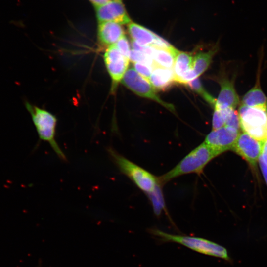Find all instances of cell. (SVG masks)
I'll use <instances>...</instances> for the list:
<instances>
[{
	"instance_id": "obj_1",
	"label": "cell",
	"mask_w": 267,
	"mask_h": 267,
	"mask_svg": "<svg viewBox=\"0 0 267 267\" xmlns=\"http://www.w3.org/2000/svg\"><path fill=\"white\" fill-rule=\"evenodd\" d=\"M222 153L204 141L186 155L175 167L158 177L163 185L170 180L183 175L200 174L205 166Z\"/></svg>"
},
{
	"instance_id": "obj_2",
	"label": "cell",
	"mask_w": 267,
	"mask_h": 267,
	"mask_svg": "<svg viewBox=\"0 0 267 267\" xmlns=\"http://www.w3.org/2000/svg\"><path fill=\"white\" fill-rule=\"evenodd\" d=\"M148 232L159 243L175 242L205 255L228 261L231 260L225 248L209 240L200 237L171 234L156 228L149 229Z\"/></svg>"
},
{
	"instance_id": "obj_3",
	"label": "cell",
	"mask_w": 267,
	"mask_h": 267,
	"mask_svg": "<svg viewBox=\"0 0 267 267\" xmlns=\"http://www.w3.org/2000/svg\"><path fill=\"white\" fill-rule=\"evenodd\" d=\"M25 106L31 115L39 139L49 143L58 157L66 161V156L56 140V117L49 111L28 102H26Z\"/></svg>"
},
{
	"instance_id": "obj_4",
	"label": "cell",
	"mask_w": 267,
	"mask_h": 267,
	"mask_svg": "<svg viewBox=\"0 0 267 267\" xmlns=\"http://www.w3.org/2000/svg\"><path fill=\"white\" fill-rule=\"evenodd\" d=\"M107 152L120 172L145 193L152 191L159 183L158 177L128 159L113 148H108Z\"/></svg>"
},
{
	"instance_id": "obj_5",
	"label": "cell",
	"mask_w": 267,
	"mask_h": 267,
	"mask_svg": "<svg viewBox=\"0 0 267 267\" xmlns=\"http://www.w3.org/2000/svg\"><path fill=\"white\" fill-rule=\"evenodd\" d=\"M238 113L243 132L261 142L267 138V108L241 105Z\"/></svg>"
},
{
	"instance_id": "obj_6",
	"label": "cell",
	"mask_w": 267,
	"mask_h": 267,
	"mask_svg": "<svg viewBox=\"0 0 267 267\" xmlns=\"http://www.w3.org/2000/svg\"><path fill=\"white\" fill-rule=\"evenodd\" d=\"M122 83L137 95L153 100L173 113H175L173 105L162 100L150 82L139 74L134 68L128 69L122 80Z\"/></svg>"
},
{
	"instance_id": "obj_7",
	"label": "cell",
	"mask_w": 267,
	"mask_h": 267,
	"mask_svg": "<svg viewBox=\"0 0 267 267\" xmlns=\"http://www.w3.org/2000/svg\"><path fill=\"white\" fill-rule=\"evenodd\" d=\"M104 59L112 80L111 90L114 92L128 69L129 59L119 51L115 44L107 48L104 54Z\"/></svg>"
},
{
	"instance_id": "obj_8",
	"label": "cell",
	"mask_w": 267,
	"mask_h": 267,
	"mask_svg": "<svg viewBox=\"0 0 267 267\" xmlns=\"http://www.w3.org/2000/svg\"><path fill=\"white\" fill-rule=\"evenodd\" d=\"M262 142L247 134L239 133L231 150L245 160L252 167H255L261 154Z\"/></svg>"
},
{
	"instance_id": "obj_9",
	"label": "cell",
	"mask_w": 267,
	"mask_h": 267,
	"mask_svg": "<svg viewBox=\"0 0 267 267\" xmlns=\"http://www.w3.org/2000/svg\"><path fill=\"white\" fill-rule=\"evenodd\" d=\"M239 132L233 128L224 126L212 130L206 136L204 142L222 153L232 149Z\"/></svg>"
},
{
	"instance_id": "obj_10",
	"label": "cell",
	"mask_w": 267,
	"mask_h": 267,
	"mask_svg": "<svg viewBox=\"0 0 267 267\" xmlns=\"http://www.w3.org/2000/svg\"><path fill=\"white\" fill-rule=\"evenodd\" d=\"M96 10L99 22L113 21L125 24L131 22L121 0H111L105 4L96 6Z\"/></svg>"
},
{
	"instance_id": "obj_11",
	"label": "cell",
	"mask_w": 267,
	"mask_h": 267,
	"mask_svg": "<svg viewBox=\"0 0 267 267\" xmlns=\"http://www.w3.org/2000/svg\"><path fill=\"white\" fill-rule=\"evenodd\" d=\"M217 82L220 85L221 90L214 109H235L239 103V99L234 87V80L222 76L218 78Z\"/></svg>"
},
{
	"instance_id": "obj_12",
	"label": "cell",
	"mask_w": 267,
	"mask_h": 267,
	"mask_svg": "<svg viewBox=\"0 0 267 267\" xmlns=\"http://www.w3.org/2000/svg\"><path fill=\"white\" fill-rule=\"evenodd\" d=\"M99 23L98 39L102 46L108 47L124 36V30L121 24L113 21Z\"/></svg>"
},
{
	"instance_id": "obj_13",
	"label": "cell",
	"mask_w": 267,
	"mask_h": 267,
	"mask_svg": "<svg viewBox=\"0 0 267 267\" xmlns=\"http://www.w3.org/2000/svg\"><path fill=\"white\" fill-rule=\"evenodd\" d=\"M149 82L156 90L168 89L176 83L173 69L155 66L153 68Z\"/></svg>"
},
{
	"instance_id": "obj_14",
	"label": "cell",
	"mask_w": 267,
	"mask_h": 267,
	"mask_svg": "<svg viewBox=\"0 0 267 267\" xmlns=\"http://www.w3.org/2000/svg\"><path fill=\"white\" fill-rule=\"evenodd\" d=\"M193 61L191 53L178 51L173 68L176 83L182 84L184 78L193 70Z\"/></svg>"
},
{
	"instance_id": "obj_15",
	"label": "cell",
	"mask_w": 267,
	"mask_h": 267,
	"mask_svg": "<svg viewBox=\"0 0 267 267\" xmlns=\"http://www.w3.org/2000/svg\"><path fill=\"white\" fill-rule=\"evenodd\" d=\"M129 34L132 41L141 46H151L158 35L150 30L135 23H130Z\"/></svg>"
},
{
	"instance_id": "obj_16",
	"label": "cell",
	"mask_w": 267,
	"mask_h": 267,
	"mask_svg": "<svg viewBox=\"0 0 267 267\" xmlns=\"http://www.w3.org/2000/svg\"><path fill=\"white\" fill-rule=\"evenodd\" d=\"M260 73H258L255 86L243 96L241 105L249 107H263L267 108V98L262 91L260 82Z\"/></svg>"
},
{
	"instance_id": "obj_17",
	"label": "cell",
	"mask_w": 267,
	"mask_h": 267,
	"mask_svg": "<svg viewBox=\"0 0 267 267\" xmlns=\"http://www.w3.org/2000/svg\"><path fill=\"white\" fill-rule=\"evenodd\" d=\"M178 51L173 46L169 48L154 47L152 58L155 66L173 69Z\"/></svg>"
},
{
	"instance_id": "obj_18",
	"label": "cell",
	"mask_w": 267,
	"mask_h": 267,
	"mask_svg": "<svg viewBox=\"0 0 267 267\" xmlns=\"http://www.w3.org/2000/svg\"><path fill=\"white\" fill-rule=\"evenodd\" d=\"M218 50V47L215 46L207 51L200 52L193 56V70L197 77L208 69Z\"/></svg>"
},
{
	"instance_id": "obj_19",
	"label": "cell",
	"mask_w": 267,
	"mask_h": 267,
	"mask_svg": "<svg viewBox=\"0 0 267 267\" xmlns=\"http://www.w3.org/2000/svg\"><path fill=\"white\" fill-rule=\"evenodd\" d=\"M162 185L159 183L151 192L147 194L152 205L154 213L159 216L165 210V204L162 191Z\"/></svg>"
},
{
	"instance_id": "obj_20",
	"label": "cell",
	"mask_w": 267,
	"mask_h": 267,
	"mask_svg": "<svg viewBox=\"0 0 267 267\" xmlns=\"http://www.w3.org/2000/svg\"><path fill=\"white\" fill-rule=\"evenodd\" d=\"M188 87L192 90L198 93L211 106L214 108L216 104V99L214 98L204 89L198 78H196L187 84Z\"/></svg>"
},
{
	"instance_id": "obj_21",
	"label": "cell",
	"mask_w": 267,
	"mask_h": 267,
	"mask_svg": "<svg viewBox=\"0 0 267 267\" xmlns=\"http://www.w3.org/2000/svg\"><path fill=\"white\" fill-rule=\"evenodd\" d=\"M214 108L212 118V129L217 130L225 126L226 118L230 109Z\"/></svg>"
},
{
	"instance_id": "obj_22",
	"label": "cell",
	"mask_w": 267,
	"mask_h": 267,
	"mask_svg": "<svg viewBox=\"0 0 267 267\" xmlns=\"http://www.w3.org/2000/svg\"><path fill=\"white\" fill-rule=\"evenodd\" d=\"M225 126L233 128L239 131L240 120L238 112L235 109H230L226 118Z\"/></svg>"
},
{
	"instance_id": "obj_23",
	"label": "cell",
	"mask_w": 267,
	"mask_h": 267,
	"mask_svg": "<svg viewBox=\"0 0 267 267\" xmlns=\"http://www.w3.org/2000/svg\"><path fill=\"white\" fill-rule=\"evenodd\" d=\"M115 45L119 51L125 57L129 59L131 50L127 38L124 35L115 44Z\"/></svg>"
},
{
	"instance_id": "obj_24",
	"label": "cell",
	"mask_w": 267,
	"mask_h": 267,
	"mask_svg": "<svg viewBox=\"0 0 267 267\" xmlns=\"http://www.w3.org/2000/svg\"><path fill=\"white\" fill-rule=\"evenodd\" d=\"M134 67L135 70L143 77L149 81V79L151 75L153 68L143 63H134Z\"/></svg>"
},
{
	"instance_id": "obj_25",
	"label": "cell",
	"mask_w": 267,
	"mask_h": 267,
	"mask_svg": "<svg viewBox=\"0 0 267 267\" xmlns=\"http://www.w3.org/2000/svg\"><path fill=\"white\" fill-rule=\"evenodd\" d=\"M261 156V155H260ZM260 169L263 175L267 185V164H266L260 156L258 161Z\"/></svg>"
},
{
	"instance_id": "obj_26",
	"label": "cell",
	"mask_w": 267,
	"mask_h": 267,
	"mask_svg": "<svg viewBox=\"0 0 267 267\" xmlns=\"http://www.w3.org/2000/svg\"><path fill=\"white\" fill-rule=\"evenodd\" d=\"M260 156L263 161L267 164V138L262 142Z\"/></svg>"
},
{
	"instance_id": "obj_27",
	"label": "cell",
	"mask_w": 267,
	"mask_h": 267,
	"mask_svg": "<svg viewBox=\"0 0 267 267\" xmlns=\"http://www.w3.org/2000/svg\"><path fill=\"white\" fill-rule=\"evenodd\" d=\"M95 6L105 4L111 0H90Z\"/></svg>"
}]
</instances>
